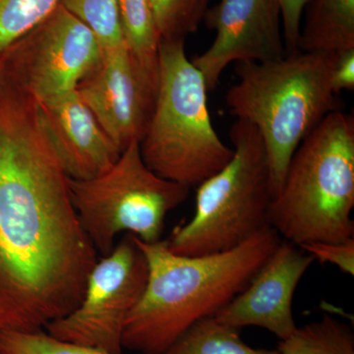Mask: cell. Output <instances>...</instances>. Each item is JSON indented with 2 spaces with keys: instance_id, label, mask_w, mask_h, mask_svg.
<instances>
[{
  "instance_id": "obj_3",
  "label": "cell",
  "mask_w": 354,
  "mask_h": 354,
  "mask_svg": "<svg viewBox=\"0 0 354 354\" xmlns=\"http://www.w3.org/2000/svg\"><path fill=\"white\" fill-rule=\"evenodd\" d=\"M337 55L297 50L272 62L235 65L239 79L225 102L232 115L262 137L274 197L301 142L326 116L341 111L332 83Z\"/></svg>"
},
{
  "instance_id": "obj_17",
  "label": "cell",
  "mask_w": 354,
  "mask_h": 354,
  "mask_svg": "<svg viewBox=\"0 0 354 354\" xmlns=\"http://www.w3.org/2000/svg\"><path fill=\"white\" fill-rule=\"evenodd\" d=\"M279 354H354V335L346 323L322 316L279 342Z\"/></svg>"
},
{
  "instance_id": "obj_14",
  "label": "cell",
  "mask_w": 354,
  "mask_h": 354,
  "mask_svg": "<svg viewBox=\"0 0 354 354\" xmlns=\"http://www.w3.org/2000/svg\"><path fill=\"white\" fill-rule=\"evenodd\" d=\"M307 7L298 50L339 53L354 50V0H311Z\"/></svg>"
},
{
  "instance_id": "obj_25",
  "label": "cell",
  "mask_w": 354,
  "mask_h": 354,
  "mask_svg": "<svg viewBox=\"0 0 354 354\" xmlns=\"http://www.w3.org/2000/svg\"><path fill=\"white\" fill-rule=\"evenodd\" d=\"M1 329L16 330V324L12 314L0 298V330Z\"/></svg>"
},
{
  "instance_id": "obj_4",
  "label": "cell",
  "mask_w": 354,
  "mask_h": 354,
  "mask_svg": "<svg viewBox=\"0 0 354 354\" xmlns=\"http://www.w3.org/2000/svg\"><path fill=\"white\" fill-rule=\"evenodd\" d=\"M354 118L342 111L301 142L269 209V225L298 247L354 239Z\"/></svg>"
},
{
  "instance_id": "obj_6",
  "label": "cell",
  "mask_w": 354,
  "mask_h": 354,
  "mask_svg": "<svg viewBox=\"0 0 354 354\" xmlns=\"http://www.w3.org/2000/svg\"><path fill=\"white\" fill-rule=\"evenodd\" d=\"M230 137L232 160L198 185L194 216L165 241L171 252L190 257L227 252L270 227L274 195L262 137L239 120Z\"/></svg>"
},
{
  "instance_id": "obj_21",
  "label": "cell",
  "mask_w": 354,
  "mask_h": 354,
  "mask_svg": "<svg viewBox=\"0 0 354 354\" xmlns=\"http://www.w3.org/2000/svg\"><path fill=\"white\" fill-rule=\"evenodd\" d=\"M0 351L4 354H111L101 349L55 339L44 330L22 332L1 329Z\"/></svg>"
},
{
  "instance_id": "obj_1",
  "label": "cell",
  "mask_w": 354,
  "mask_h": 354,
  "mask_svg": "<svg viewBox=\"0 0 354 354\" xmlns=\"http://www.w3.org/2000/svg\"><path fill=\"white\" fill-rule=\"evenodd\" d=\"M34 100L0 93V298L15 330L68 315L99 260Z\"/></svg>"
},
{
  "instance_id": "obj_22",
  "label": "cell",
  "mask_w": 354,
  "mask_h": 354,
  "mask_svg": "<svg viewBox=\"0 0 354 354\" xmlns=\"http://www.w3.org/2000/svg\"><path fill=\"white\" fill-rule=\"evenodd\" d=\"M300 248L321 263L337 266L342 272L354 274V239L342 242H311Z\"/></svg>"
},
{
  "instance_id": "obj_18",
  "label": "cell",
  "mask_w": 354,
  "mask_h": 354,
  "mask_svg": "<svg viewBox=\"0 0 354 354\" xmlns=\"http://www.w3.org/2000/svg\"><path fill=\"white\" fill-rule=\"evenodd\" d=\"M60 0H0V55L34 29Z\"/></svg>"
},
{
  "instance_id": "obj_5",
  "label": "cell",
  "mask_w": 354,
  "mask_h": 354,
  "mask_svg": "<svg viewBox=\"0 0 354 354\" xmlns=\"http://www.w3.org/2000/svg\"><path fill=\"white\" fill-rule=\"evenodd\" d=\"M184 41H160L157 99L140 151L158 176L191 188L225 167L234 149L214 128L207 84Z\"/></svg>"
},
{
  "instance_id": "obj_27",
  "label": "cell",
  "mask_w": 354,
  "mask_h": 354,
  "mask_svg": "<svg viewBox=\"0 0 354 354\" xmlns=\"http://www.w3.org/2000/svg\"><path fill=\"white\" fill-rule=\"evenodd\" d=\"M0 354H4V353H2V351H0Z\"/></svg>"
},
{
  "instance_id": "obj_15",
  "label": "cell",
  "mask_w": 354,
  "mask_h": 354,
  "mask_svg": "<svg viewBox=\"0 0 354 354\" xmlns=\"http://www.w3.org/2000/svg\"><path fill=\"white\" fill-rule=\"evenodd\" d=\"M123 39L142 69L158 82L160 36L151 0H118Z\"/></svg>"
},
{
  "instance_id": "obj_24",
  "label": "cell",
  "mask_w": 354,
  "mask_h": 354,
  "mask_svg": "<svg viewBox=\"0 0 354 354\" xmlns=\"http://www.w3.org/2000/svg\"><path fill=\"white\" fill-rule=\"evenodd\" d=\"M333 88L337 95L342 91L354 88V50L342 51L337 55L332 78Z\"/></svg>"
},
{
  "instance_id": "obj_2",
  "label": "cell",
  "mask_w": 354,
  "mask_h": 354,
  "mask_svg": "<svg viewBox=\"0 0 354 354\" xmlns=\"http://www.w3.org/2000/svg\"><path fill=\"white\" fill-rule=\"evenodd\" d=\"M135 239L148 262V281L125 323L122 346L142 354L167 353L193 325L215 316L281 241L268 227L232 250L190 257L171 252L165 241Z\"/></svg>"
},
{
  "instance_id": "obj_12",
  "label": "cell",
  "mask_w": 354,
  "mask_h": 354,
  "mask_svg": "<svg viewBox=\"0 0 354 354\" xmlns=\"http://www.w3.org/2000/svg\"><path fill=\"white\" fill-rule=\"evenodd\" d=\"M314 261L300 247L281 241L246 288L214 317L237 329L253 326L279 341L286 339L297 328L292 313L295 290Z\"/></svg>"
},
{
  "instance_id": "obj_11",
  "label": "cell",
  "mask_w": 354,
  "mask_h": 354,
  "mask_svg": "<svg viewBox=\"0 0 354 354\" xmlns=\"http://www.w3.org/2000/svg\"><path fill=\"white\" fill-rule=\"evenodd\" d=\"M203 20L215 39L191 62L209 91L234 62H268L286 55L278 0H220Z\"/></svg>"
},
{
  "instance_id": "obj_16",
  "label": "cell",
  "mask_w": 354,
  "mask_h": 354,
  "mask_svg": "<svg viewBox=\"0 0 354 354\" xmlns=\"http://www.w3.org/2000/svg\"><path fill=\"white\" fill-rule=\"evenodd\" d=\"M239 330L208 317L193 325L164 354H279L278 349L251 348Z\"/></svg>"
},
{
  "instance_id": "obj_26",
  "label": "cell",
  "mask_w": 354,
  "mask_h": 354,
  "mask_svg": "<svg viewBox=\"0 0 354 354\" xmlns=\"http://www.w3.org/2000/svg\"><path fill=\"white\" fill-rule=\"evenodd\" d=\"M4 87H6V86H4L3 79H2L1 74H0V93L3 91Z\"/></svg>"
},
{
  "instance_id": "obj_23",
  "label": "cell",
  "mask_w": 354,
  "mask_h": 354,
  "mask_svg": "<svg viewBox=\"0 0 354 354\" xmlns=\"http://www.w3.org/2000/svg\"><path fill=\"white\" fill-rule=\"evenodd\" d=\"M311 0H278L286 53L298 50L305 8Z\"/></svg>"
},
{
  "instance_id": "obj_9",
  "label": "cell",
  "mask_w": 354,
  "mask_h": 354,
  "mask_svg": "<svg viewBox=\"0 0 354 354\" xmlns=\"http://www.w3.org/2000/svg\"><path fill=\"white\" fill-rule=\"evenodd\" d=\"M148 274L136 239L125 235L95 263L78 306L44 330L62 341L122 354L125 323L143 295Z\"/></svg>"
},
{
  "instance_id": "obj_19",
  "label": "cell",
  "mask_w": 354,
  "mask_h": 354,
  "mask_svg": "<svg viewBox=\"0 0 354 354\" xmlns=\"http://www.w3.org/2000/svg\"><path fill=\"white\" fill-rule=\"evenodd\" d=\"M60 4L94 32L102 50L125 44L118 0H60Z\"/></svg>"
},
{
  "instance_id": "obj_10",
  "label": "cell",
  "mask_w": 354,
  "mask_h": 354,
  "mask_svg": "<svg viewBox=\"0 0 354 354\" xmlns=\"http://www.w3.org/2000/svg\"><path fill=\"white\" fill-rule=\"evenodd\" d=\"M158 84L123 44L104 50L101 64L79 84L77 92L123 152L143 139L155 109Z\"/></svg>"
},
{
  "instance_id": "obj_13",
  "label": "cell",
  "mask_w": 354,
  "mask_h": 354,
  "mask_svg": "<svg viewBox=\"0 0 354 354\" xmlns=\"http://www.w3.org/2000/svg\"><path fill=\"white\" fill-rule=\"evenodd\" d=\"M39 123L69 178L86 180L108 171L121 155L78 92L37 104Z\"/></svg>"
},
{
  "instance_id": "obj_8",
  "label": "cell",
  "mask_w": 354,
  "mask_h": 354,
  "mask_svg": "<svg viewBox=\"0 0 354 354\" xmlns=\"http://www.w3.org/2000/svg\"><path fill=\"white\" fill-rule=\"evenodd\" d=\"M104 55L94 32L62 4L0 55L4 86L37 104L74 92Z\"/></svg>"
},
{
  "instance_id": "obj_20",
  "label": "cell",
  "mask_w": 354,
  "mask_h": 354,
  "mask_svg": "<svg viewBox=\"0 0 354 354\" xmlns=\"http://www.w3.org/2000/svg\"><path fill=\"white\" fill-rule=\"evenodd\" d=\"M160 41L185 39L204 19L208 0H151Z\"/></svg>"
},
{
  "instance_id": "obj_7",
  "label": "cell",
  "mask_w": 354,
  "mask_h": 354,
  "mask_svg": "<svg viewBox=\"0 0 354 354\" xmlns=\"http://www.w3.org/2000/svg\"><path fill=\"white\" fill-rule=\"evenodd\" d=\"M72 202L97 254L106 255L120 234L145 243L162 241L165 216L183 204L189 187L158 176L133 142L108 171L86 180L69 179Z\"/></svg>"
}]
</instances>
